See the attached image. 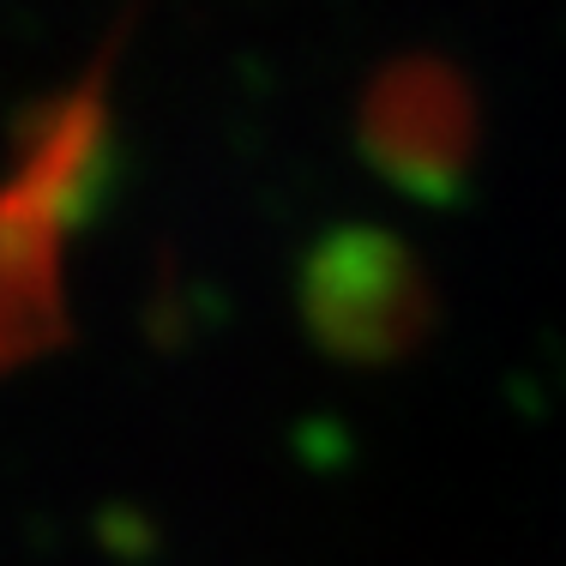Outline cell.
I'll return each instance as SVG.
<instances>
[{
	"mask_svg": "<svg viewBox=\"0 0 566 566\" xmlns=\"http://www.w3.org/2000/svg\"><path fill=\"white\" fill-rule=\"evenodd\" d=\"M302 314L319 349L338 361H380L410 356L434 326V295L422 272L380 235H338L314 253L302 277Z\"/></svg>",
	"mask_w": 566,
	"mask_h": 566,
	"instance_id": "1",
	"label": "cell"
}]
</instances>
